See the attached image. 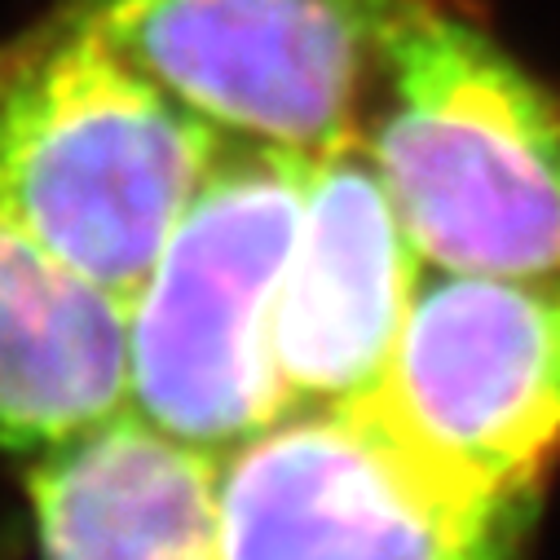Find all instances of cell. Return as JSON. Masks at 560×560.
<instances>
[{"instance_id":"ba28073f","label":"cell","mask_w":560,"mask_h":560,"mask_svg":"<svg viewBox=\"0 0 560 560\" xmlns=\"http://www.w3.org/2000/svg\"><path fill=\"white\" fill-rule=\"evenodd\" d=\"M217 477L221 455L119 410L32 459L36 551L40 560H225Z\"/></svg>"},{"instance_id":"6da1fadb","label":"cell","mask_w":560,"mask_h":560,"mask_svg":"<svg viewBox=\"0 0 560 560\" xmlns=\"http://www.w3.org/2000/svg\"><path fill=\"white\" fill-rule=\"evenodd\" d=\"M221 142L71 5L0 45V203L124 310Z\"/></svg>"},{"instance_id":"9c48e42d","label":"cell","mask_w":560,"mask_h":560,"mask_svg":"<svg viewBox=\"0 0 560 560\" xmlns=\"http://www.w3.org/2000/svg\"><path fill=\"white\" fill-rule=\"evenodd\" d=\"M128 401V310L0 203V451L40 455Z\"/></svg>"},{"instance_id":"8992f818","label":"cell","mask_w":560,"mask_h":560,"mask_svg":"<svg viewBox=\"0 0 560 560\" xmlns=\"http://www.w3.org/2000/svg\"><path fill=\"white\" fill-rule=\"evenodd\" d=\"M375 406L442 468L538 490L560 451V273L424 265Z\"/></svg>"},{"instance_id":"7a4b0ae2","label":"cell","mask_w":560,"mask_h":560,"mask_svg":"<svg viewBox=\"0 0 560 560\" xmlns=\"http://www.w3.org/2000/svg\"><path fill=\"white\" fill-rule=\"evenodd\" d=\"M358 132L424 265L560 273V102L486 32L415 0Z\"/></svg>"},{"instance_id":"3957f363","label":"cell","mask_w":560,"mask_h":560,"mask_svg":"<svg viewBox=\"0 0 560 560\" xmlns=\"http://www.w3.org/2000/svg\"><path fill=\"white\" fill-rule=\"evenodd\" d=\"M314 155L225 137L128 305V406L142 424L225 455L292 410L269 318Z\"/></svg>"},{"instance_id":"52a82bcc","label":"cell","mask_w":560,"mask_h":560,"mask_svg":"<svg viewBox=\"0 0 560 560\" xmlns=\"http://www.w3.org/2000/svg\"><path fill=\"white\" fill-rule=\"evenodd\" d=\"M419 269L424 256L362 132L318 151L269 318L273 366L292 406L353 401L380 388Z\"/></svg>"},{"instance_id":"277c9868","label":"cell","mask_w":560,"mask_h":560,"mask_svg":"<svg viewBox=\"0 0 560 560\" xmlns=\"http://www.w3.org/2000/svg\"><path fill=\"white\" fill-rule=\"evenodd\" d=\"M225 560H521L534 490L477 486L375 397L296 401L221 455Z\"/></svg>"},{"instance_id":"5b68a950","label":"cell","mask_w":560,"mask_h":560,"mask_svg":"<svg viewBox=\"0 0 560 560\" xmlns=\"http://www.w3.org/2000/svg\"><path fill=\"white\" fill-rule=\"evenodd\" d=\"M168 97L225 137L318 155L358 132L415 0H67Z\"/></svg>"}]
</instances>
